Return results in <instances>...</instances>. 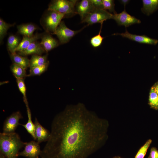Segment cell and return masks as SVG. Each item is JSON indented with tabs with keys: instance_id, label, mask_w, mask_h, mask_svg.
Here are the masks:
<instances>
[{
	"instance_id": "obj_1",
	"label": "cell",
	"mask_w": 158,
	"mask_h": 158,
	"mask_svg": "<svg viewBox=\"0 0 158 158\" xmlns=\"http://www.w3.org/2000/svg\"><path fill=\"white\" fill-rule=\"evenodd\" d=\"M109 123L82 103L68 105L52 122L41 158H87L108 138Z\"/></svg>"
},
{
	"instance_id": "obj_2",
	"label": "cell",
	"mask_w": 158,
	"mask_h": 158,
	"mask_svg": "<svg viewBox=\"0 0 158 158\" xmlns=\"http://www.w3.org/2000/svg\"><path fill=\"white\" fill-rule=\"evenodd\" d=\"M26 142L22 141L15 132L0 133V152L6 158H17L19 150L24 147Z\"/></svg>"
},
{
	"instance_id": "obj_3",
	"label": "cell",
	"mask_w": 158,
	"mask_h": 158,
	"mask_svg": "<svg viewBox=\"0 0 158 158\" xmlns=\"http://www.w3.org/2000/svg\"><path fill=\"white\" fill-rule=\"evenodd\" d=\"M65 15L56 11L47 10L42 16L40 23L45 32L54 34Z\"/></svg>"
},
{
	"instance_id": "obj_4",
	"label": "cell",
	"mask_w": 158,
	"mask_h": 158,
	"mask_svg": "<svg viewBox=\"0 0 158 158\" xmlns=\"http://www.w3.org/2000/svg\"><path fill=\"white\" fill-rule=\"evenodd\" d=\"M78 1L54 0L49 4L47 10L54 11L65 15V17L76 14L75 6Z\"/></svg>"
},
{
	"instance_id": "obj_5",
	"label": "cell",
	"mask_w": 158,
	"mask_h": 158,
	"mask_svg": "<svg viewBox=\"0 0 158 158\" xmlns=\"http://www.w3.org/2000/svg\"><path fill=\"white\" fill-rule=\"evenodd\" d=\"M113 14L102 8H95L86 15L81 20L82 23H87V25L95 23L104 22L112 19Z\"/></svg>"
},
{
	"instance_id": "obj_6",
	"label": "cell",
	"mask_w": 158,
	"mask_h": 158,
	"mask_svg": "<svg viewBox=\"0 0 158 158\" xmlns=\"http://www.w3.org/2000/svg\"><path fill=\"white\" fill-rule=\"evenodd\" d=\"M78 30H73L68 28L63 21H61L54 34L56 35L60 44H63L68 42L76 34L80 32L85 27Z\"/></svg>"
},
{
	"instance_id": "obj_7",
	"label": "cell",
	"mask_w": 158,
	"mask_h": 158,
	"mask_svg": "<svg viewBox=\"0 0 158 158\" xmlns=\"http://www.w3.org/2000/svg\"><path fill=\"white\" fill-rule=\"evenodd\" d=\"M23 118L22 116L19 111L14 112L7 117L3 124V133H10L15 132V131L19 125L20 120Z\"/></svg>"
},
{
	"instance_id": "obj_8",
	"label": "cell",
	"mask_w": 158,
	"mask_h": 158,
	"mask_svg": "<svg viewBox=\"0 0 158 158\" xmlns=\"http://www.w3.org/2000/svg\"><path fill=\"white\" fill-rule=\"evenodd\" d=\"M125 6H124V9L121 13H116L113 14L112 19H114L118 25H123L126 27L134 24L140 23L141 21L140 20L126 12Z\"/></svg>"
},
{
	"instance_id": "obj_9",
	"label": "cell",
	"mask_w": 158,
	"mask_h": 158,
	"mask_svg": "<svg viewBox=\"0 0 158 158\" xmlns=\"http://www.w3.org/2000/svg\"><path fill=\"white\" fill-rule=\"evenodd\" d=\"M41 151L39 143L32 140L26 142L24 150L19 152V156L27 158H39Z\"/></svg>"
},
{
	"instance_id": "obj_10",
	"label": "cell",
	"mask_w": 158,
	"mask_h": 158,
	"mask_svg": "<svg viewBox=\"0 0 158 158\" xmlns=\"http://www.w3.org/2000/svg\"><path fill=\"white\" fill-rule=\"evenodd\" d=\"M113 35H120L123 37L142 44L156 45L158 42V40L157 39L151 38L144 35H138L131 34L127 30H126V31L124 33H116Z\"/></svg>"
},
{
	"instance_id": "obj_11",
	"label": "cell",
	"mask_w": 158,
	"mask_h": 158,
	"mask_svg": "<svg viewBox=\"0 0 158 158\" xmlns=\"http://www.w3.org/2000/svg\"><path fill=\"white\" fill-rule=\"evenodd\" d=\"M95 9L91 0L78 1L75 6V11L80 16L81 20Z\"/></svg>"
},
{
	"instance_id": "obj_12",
	"label": "cell",
	"mask_w": 158,
	"mask_h": 158,
	"mask_svg": "<svg viewBox=\"0 0 158 158\" xmlns=\"http://www.w3.org/2000/svg\"><path fill=\"white\" fill-rule=\"evenodd\" d=\"M35 134L36 140L39 144L43 142L47 141L50 136V132L43 127L36 118L34 121Z\"/></svg>"
},
{
	"instance_id": "obj_13",
	"label": "cell",
	"mask_w": 158,
	"mask_h": 158,
	"mask_svg": "<svg viewBox=\"0 0 158 158\" xmlns=\"http://www.w3.org/2000/svg\"><path fill=\"white\" fill-rule=\"evenodd\" d=\"M41 39L40 44L46 52L56 47L59 44V42L53 37L51 34L46 32L42 33Z\"/></svg>"
},
{
	"instance_id": "obj_14",
	"label": "cell",
	"mask_w": 158,
	"mask_h": 158,
	"mask_svg": "<svg viewBox=\"0 0 158 158\" xmlns=\"http://www.w3.org/2000/svg\"><path fill=\"white\" fill-rule=\"evenodd\" d=\"M45 52H46L40 43L36 41L32 43L25 50L18 52V54L20 55L25 56L31 54L41 55Z\"/></svg>"
},
{
	"instance_id": "obj_15",
	"label": "cell",
	"mask_w": 158,
	"mask_h": 158,
	"mask_svg": "<svg viewBox=\"0 0 158 158\" xmlns=\"http://www.w3.org/2000/svg\"><path fill=\"white\" fill-rule=\"evenodd\" d=\"M42 33H36L31 37L23 36L18 46L16 48V52H20L28 48L33 42L41 38Z\"/></svg>"
},
{
	"instance_id": "obj_16",
	"label": "cell",
	"mask_w": 158,
	"mask_h": 158,
	"mask_svg": "<svg viewBox=\"0 0 158 158\" xmlns=\"http://www.w3.org/2000/svg\"><path fill=\"white\" fill-rule=\"evenodd\" d=\"M18 32L23 36L31 37L34 35V32L38 29L37 27L32 23L22 24L17 26Z\"/></svg>"
},
{
	"instance_id": "obj_17",
	"label": "cell",
	"mask_w": 158,
	"mask_h": 158,
	"mask_svg": "<svg viewBox=\"0 0 158 158\" xmlns=\"http://www.w3.org/2000/svg\"><path fill=\"white\" fill-rule=\"evenodd\" d=\"M25 103L27 109L28 120L26 124H20V125L23 127L27 132L31 135L34 140H36L35 134V126L34 123L32 121L30 110L29 107L28 102Z\"/></svg>"
},
{
	"instance_id": "obj_18",
	"label": "cell",
	"mask_w": 158,
	"mask_h": 158,
	"mask_svg": "<svg viewBox=\"0 0 158 158\" xmlns=\"http://www.w3.org/2000/svg\"><path fill=\"white\" fill-rule=\"evenodd\" d=\"M142 12L148 16L158 9V0H143Z\"/></svg>"
},
{
	"instance_id": "obj_19",
	"label": "cell",
	"mask_w": 158,
	"mask_h": 158,
	"mask_svg": "<svg viewBox=\"0 0 158 158\" xmlns=\"http://www.w3.org/2000/svg\"><path fill=\"white\" fill-rule=\"evenodd\" d=\"M10 57L13 63L20 66L25 70L29 67L30 60L27 57L20 55L16 53L10 54Z\"/></svg>"
},
{
	"instance_id": "obj_20",
	"label": "cell",
	"mask_w": 158,
	"mask_h": 158,
	"mask_svg": "<svg viewBox=\"0 0 158 158\" xmlns=\"http://www.w3.org/2000/svg\"><path fill=\"white\" fill-rule=\"evenodd\" d=\"M47 54L42 56L37 54L32 55L30 59L29 67L30 69L46 64L48 61L47 60Z\"/></svg>"
},
{
	"instance_id": "obj_21",
	"label": "cell",
	"mask_w": 158,
	"mask_h": 158,
	"mask_svg": "<svg viewBox=\"0 0 158 158\" xmlns=\"http://www.w3.org/2000/svg\"><path fill=\"white\" fill-rule=\"evenodd\" d=\"M20 42V39L18 36L14 35L9 36L7 39V46L10 54L16 53V49Z\"/></svg>"
},
{
	"instance_id": "obj_22",
	"label": "cell",
	"mask_w": 158,
	"mask_h": 158,
	"mask_svg": "<svg viewBox=\"0 0 158 158\" xmlns=\"http://www.w3.org/2000/svg\"><path fill=\"white\" fill-rule=\"evenodd\" d=\"M10 69L16 79L24 78L27 76L25 70L21 67L13 63L10 66Z\"/></svg>"
},
{
	"instance_id": "obj_23",
	"label": "cell",
	"mask_w": 158,
	"mask_h": 158,
	"mask_svg": "<svg viewBox=\"0 0 158 158\" xmlns=\"http://www.w3.org/2000/svg\"><path fill=\"white\" fill-rule=\"evenodd\" d=\"M149 103L152 108L158 110V95L153 86L151 87L150 90Z\"/></svg>"
},
{
	"instance_id": "obj_24",
	"label": "cell",
	"mask_w": 158,
	"mask_h": 158,
	"mask_svg": "<svg viewBox=\"0 0 158 158\" xmlns=\"http://www.w3.org/2000/svg\"><path fill=\"white\" fill-rule=\"evenodd\" d=\"M49 64V61H48L43 65L35 67L30 69V73L27 76L29 77L40 75L47 70Z\"/></svg>"
},
{
	"instance_id": "obj_25",
	"label": "cell",
	"mask_w": 158,
	"mask_h": 158,
	"mask_svg": "<svg viewBox=\"0 0 158 158\" xmlns=\"http://www.w3.org/2000/svg\"><path fill=\"white\" fill-rule=\"evenodd\" d=\"M103 22L100 23V28L98 34L92 37L90 40L91 45L94 48H97L100 46L102 44L104 37L101 35L102 29Z\"/></svg>"
},
{
	"instance_id": "obj_26",
	"label": "cell",
	"mask_w": 158,
	"mask_h": 158,
	"mask_svg": "<svg viewBox=\"0 0 158 158\" xmlns=\"http://www.w3.org/2000/svg\"><path fill=\"white\" fill-rule=\"evenodd\" d=\"M15 23L10 24L5 22L2 18H0V41L1 44L2 40L7 34L8 29L13 26Z\"/></svg>"
},
{
	"instance_id": "obj_27",
	"label": "cell",
	"mask_w": 158,
	"mask_h": 158,
	"mask_svg": "<svg viewBox=\"0 0 158 158\" xmlns=\"http://www.w3.org/2000/svg\"><path fill=\"white\" fill-rule=\"evenodd\" d=\"M152 142V140L151 139L147 140L138 150L134 158H144Z\"/></svg>"
},
{
	"instance_id": "obj_28",
	"label": "cell",
	"mask_w": 158,
	"mask_h": 158,
	"mask_svg": "<svg viewBox=\"0 0 158 158\" xmlns=\"http://www.w3.org/2000/svg\"><path fill=\"white\" fill-rule=\"evenodd\" d=\"M16 82L18 88L23 96L24 103L28 102L26 96V89L23 78L16 79Z\"/></svg>"
},
{
	"instance_id": "obj_29",
	"label": "cell",
	"mask_w": 158,
	"mask_h": 158,
	"mask_svg": "<svg viewBox=\"0 0 158 158\" xmlns=\"http://www.w3.org/2000/svg\"><path fill=\"white\" fill-rule=\"evenodd\" d=\"M103 9L105 10H108L110 12H116L114 9L115 4L114 1L113 0H102Z\"/></svg>"
},
{
	"instance_id": "obj_30",
	"label": "cell",
	"mask_w": 158,
	"mask_h": 158,
	"mask_svg": "<svg viewBox=\"0 0 158 158\" xmlns=\"http://www.w3.org/2000/svg\"><path fill=\"white\" fill-rule=\"evenodd\" d=\"M148 158H158V150L156 147L151 148Z\"/></svg>"
},
{
	"instance_id": "obj_31",
	"label": "cell",
	"mask_w": 158,
	"mask_h": 158,
	"mask_svg": "<svg viewBox=\"0 0 158 158\" xmlns=\"http://www.w3.org/2000/svg\"><path fill=\"white\" fill-rule=\"evenodd\" d=\"M95 8H103L102 0H91Z\"/></svg>"
},
{
	"instance_id": "obj_32",
	"label": "cell",
	"mask_w": 158,
	"mask_h": 158,
	"mask_svg": "<svg viewBox=\"0 0 158 158\" xmlns=\"http://www.w3.org/2000/svg\"><path fill=\"white\" fill-rule=\"evenodd\" d=\"M129 1L130 0H121L120 1L121 3L124 5V6H126V5L128 3Z\"/></svg>"
},
{
	"instance_id": "obj_33",
	"label": "cell",
	"mask_w": 158,
	"mask_h": 158,
	"mask_svg": "<svg viewBox=\"0 0 158 158\" xmlns=\"http://www.w3.org/2000/svg\"><path fill=\"white\" fill-rule=\"evenodd\" d=\"M153 86L158 95V81Z\"/></svg>"
},
{
	"instance_id": "obj_34",
	"label": "cell",
	"mask_w": 158,
	"mask_h": 158,
	"mask_svg": "<svg viewBox=\"0 0 158 158\" xmlns=\"http://www.w3.org/2000/svg\"><path fill=\"white\" fill-rule=\"evenodd\" d=\"M0 158H6L5 156L1 153H0Z\"/></svg>"
},
{
	"instance_id": "obj_35",
	"label": "cell",
	"mask_w": 158,
	"mask_h": 158,
	"mask_svg": "<svg viewBox=\"0 0 158 158\" xmlns=\"http://www.w3.org/2000/svg\"><path fill=\"white\" fill-rule=\"evenodd\" d=\"M120 158V157H119V156H115V157H112V158Z\"/></svg>"
},
{
	"instance_id": "obj_36",
	"label": "cell",
	"mask_w": 158,
	"mask_h": 158,
	"mask_svg": "<svg viewBox=\"0 0 158 158\" xmlns=\"http://www.w3.org/2000/svg\"><path fill=\"white\" fill-rule=\"evenodd\" d=\"M120 158H121V157H120Z\"/></svg>"
},
{
	"instance_id": "obj_37",
	"label": "cell",
	"mask_w": 158,
	"mask_h": 158,
	"mask_svg": "<svg viewBox=\"0 0 158 158\" xmlns=\"http://www.w3.org/2000/svg\"></svg>"
}]
</instances>
